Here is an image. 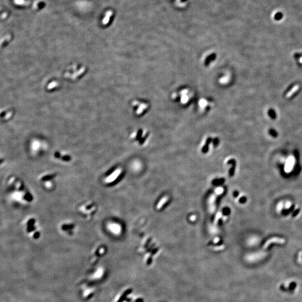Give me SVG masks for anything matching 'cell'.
<instances>
[{
    "instance_id": "13",
    "label": "cell",
    "mask_w": 302,
    "mask_h": 302,
    "mask_svg": "<svg viewBox=\"0 0 302 302\" xmlns=\"http://www.w3.org/2000/svg\"><path fill=\"white\" fill-rule=\"evenodd\" d=\"M35 223V220L34 219H30V220H29V221L27 223V226H32L34 225V224Z\"/></svg>"
},
{
    "instance_id": "4",
    "label": "cell",
    "mask_w": 302,
    "mask_h": 302,
    "mask_svg": "<svg viewBox=\"0 0 302 302\" xmlns=\"http://www.w3.org/2000/svg\"><path fill=\"white\" fill-rule=\"evenodd\" d=\"M215 58H216V56L214 54V53L209 54L208 56H207L205 57V62H204V65H205V66H209L210 63L213 62L214 60H215Z\"/></svg>"
},
{
    "instance_id": "12",
    "label": "cell",
    "mask_w": 302,
    "mask_h": 302,
    "mask_svg": "<svg viewBox=\"0 0 302 302\" xmlns=\"http://www.w3.org/2000/svg\"><path fill=\"white\" fill-rule=\"evenodd\" d=\"M219 139L218 138H215L213 139V144L214 147H217L218 145L219 144Z\"/></svg>"
},
{
    "instance_id": "18",
    "label": "cell",
    "mask_w": 302,
    "mask_h": 302,
    "mask_svg": "<svg viewBox=\"0 0 302 302\" xmlns=\"http://www.w3.org/2000/svg\"><path fill=\"white\" fill-rule=\"evenodd\" d=\"M24 189H25V186H24V185L22 184L20 186V189H19V190H20V191H23L24 190Z\"/></svg>"
},
{
    "instance_id": "15",
    "label": "cell",
    "mask_w": 302,
    "mask_h": 302,
    "mask_svg": "<svg viewBox=\"0 0 302 302\" xmlns=\"http://www.w3.org/2000/svg\"><path fill=\"white\" fill-rule=\"evenodd\" d=\"M39 236H40V233L39 232H35V233L34 234V235H33V237H34L35 239H37V238H38L39 237Z\"/></svg>"
},
{
    "instance_id": "8",
    "label": "cell",
    "mask_w": 302,
    "mask_h": 302,
    "mask_svg": "<svg viewBox=\"0 0 302 302\" xmlns=\"http://www.w3.org/2000/svg\"><path fill=\"white\" fill-rule=\"evenodd\" d=\"M23 199L27 201H29V202H30V201H32V200H33V197L31 195V194L29 193H25V195L23 196Z\"/></svg>"
},
{
    "instance_id": "19",
    "label": "cell",
    "mask_w": 302,
    "mask_h": 302,
    "mask_svg": "<svg viewBox=\"0 0 302 302\" xmlns=\"http://www.w3.org/2000/svg\"><path fill=\"white\" fill-rule=\"evenodd\" d=\"M234 194V196L237 197V196H238L239 193H238V192L237 191H235V192H234V194Z\"/></svg>"
},
{
    "instance_id": "5",
    "label": "cell",
    "mask_w": 302,
    "mask_h": 302,
    "mask_svg": "<svg viewBox=\"0 0 302 302\" xmlns=\"http://www.w3.org/2000/svg\"><path fill=\"white\" fill-rule=\"evenodd\" d=\"M299 88H300L299 85H295V86H294L293 87H292L291 89L287 93V95H286L287 98H290V97H291L293 94H294L299 89Z\"/></svg>"
},
{
    "instance_id": "14",
    "label": "cell",
    "mask_w": 302,
    "mask_h": 302,
    "mask_svg": "<svg viewBox=\"0 0 302 302\" xmlns=\"http://www.w3.org/2000/svg\"><path fill=\"white\" fill-rule=\"evenodd\" d=\"M35 230V227H34V226L27 227V232L28 233H30L32 231H34V230Z\"/></svg>"
},
{
    "instance_id": "11",
    "label": "cell",
    "mask_w": 302,
    "mask_h": 302,
    "mask_svg": "<svg viewBox=\"0 0 302 302\" xmlns=\"http://www.w3.org/2000/svg\"><path fill=\"white\" fill-rule=\"evenodd\" d=\"M209 144H206V143L205 144V145H204V147L202 148V152H203V153H207L208 152V151H209Z\"/></svg>"
},
{
    "instance_id": "17",
    "label": "cell",
    "mask_w": 302,
    "mask_h": 302,
    "mask_svg": "<svg viewBox=\"0 0 302 302\" xmlns=\"http://www.w3.org/2000/svg\"><path fill=\"white\" fill-rule=\"evenodd\" d=\"M233 163H236V161L235 160H233V159H232V160H230L228 162V165H230V164L232 165Z\"/></svg>"
},
{
    "instance_id": "16",
    "label": "cell",
    "mask_w": 302,
    "mask_h": 302,
    "mask_svg": "<svg viewBox=\"0 0 302 302\" xmlns=\"http://www.w3.org/2000/svg\"><path fill=\"white\" fill-rule=\"evenodd\" d=\"M246 201V198L245 197H242L239 199V202L241 203H245Z\"/></svg>"
},
{
    "instance_id": "2",
    "label": "cell",
    "mask_w": 302,
    "mask_h": 302,
    "mask_svg": "<svg viewBox=\"0 0 302 302\" xmlns=\"http://www.w3.org/2000/svg\"><path fill=\"white\" fill-rule=\"evenodd\" d=\"M212 105V101L205 98L201 99L199 102V108L203 111H208Z\"/></svg>"
},
{
    "instance_id": "1",
    "label": "cell",
    "mask_w": 302,
    "mask_h": 302,
    "mask_svg": "<svg viewBox=\"0 0 302 302\" xmlns=\"http://www.w3.org/2000/svg\"><path fill=\"white\" fill-rule=\"evenodd\" d=\"M193 96V92L189 89L183 88L174 93L173 99L181 104L185 105L190 101Z\"/></svg>"
},
{
    "instance_id": "6",
    "label": "cell",
    "mask_w": 302,
    "mask_h": 302,
    "mask_svg": "<svg viewBox=\"0 0 302 302\" xmlns=\"http://www.w3.org/2000/svg\"><path fill=\"white\" fill-rule=\"evenodd\" d=\"M112 14L113 13L111 11H109L108 12L106 13L105 17L104 18V19H103L102 22H103V24H106L108 23V22L109 21V20H110V17H111V16L112 15Z\"/></svg>"
},
{
    "instance_id": "20",
    "label": "cell",
    "mask_w": 302,
    "mask_h": 302,
    "mask_svg": "<svg viewBox=\"0 0 302 302\" xmlns=\"http://www.w3.org/2000/svg\"><path fill=\"white\" fill-rule=\"evenodd\" d=\"M221 223H222V220L221 219H220L219 220V223H218V225H219V226H220V225H221Z\"/></svg>"
},
{
    "instance_id": "3",
    "label": "cell",
    "mask_w": 302,
    "mask_h": 302,
    "mask_svg": "<svg viewBox=\"0 0 302 302\" xmlns=\"http://www.w3.org/2000/svg\"><path fill=\"white\" fill-rule=\"evenodd\" d=\"M285 242V240L284 239H281V238H271L270 239L268 240V241L266 242L265 245L264 246V248H267L268 247V246L271 245L272 243H284Z\"/></svg>"
},
{
    "instance_id": "9",
    "label": "cell",
    "mask_w": 302,
    "mask_h": 302,
    "mask_svg": "<svg viewBox=\"0 0 302 302\" xmlns=\"http://www.w3.org/2000/svg\"><path fill=\"white\" fill-rule=\"evenodd\" d=\"M230 213V210L228 207L224 208L222 209V213L224 215H228Z\"/></svg>"
},
{
    "instance_id": "7",
    "label": "cell",
    "mask_w": 302,
    "mask_h": 302,
    "mask_svg": "<svg viewBox=\"0 0 302 302\" xmlns=\"http://www.w3.org/2000/svg\"><path fill=\"white\" fill-rule=\"evenodd\" d=\"M225 180L224 178H220V179H215L213 181L212 184L215 186L220 185L223 184L225 183Z\"/></svg>"
},
{
    "instance_id": "10",
    "label": "cell",
    "mask_w": 302,
    "mask_h": 302,
    "mask_svg": "<svg viewBox=\"0 0 302 302\" xmlns=\"http://www.w3.org/2000/svg\"><path fill=\"white\" fill-rule=\"evenodd\" d=\"M235 168H236V163H233V164H232V168H230V170H229V176L230 177H232L234 175V174H235Z\"/></svg>"
}]
</instances>
